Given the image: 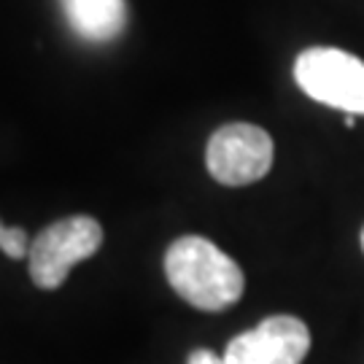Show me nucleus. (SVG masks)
<instances>
[{"instance_id": "1", "label": "nucleus", "mask_w": 364, "mask_h": 364, "mask_svg": "<svg viewBox=\"0 0 364 364\" xmlns=\"http://www.w3.org/2000/svg\"><path fill=\"white\" fill-rule=\"evenodd\" d=\"M165 275L173 291L197 311L219 313L243 297L246 278L237 262L200 235H186L170 243Z\"/></svg>"}, {"instance_id": "2", "label": "nucleus", "mask_w": 364, "mask_h": 364, "mask_svg": "<svg viewBox=\"0 0 364 364\" xmlns=\"http://www.w3.org/2000/svg\"><path fill=\"white\" fill-rule=\"evenodd\" d=\"M294 78L311 100L364 117V63L351 52L313 46L297 57Z\"/></svg>"}, {"instance_id": "3", "label": "nucleus", "mask_w": 364, "mask_h": 364, "mask_svg": "<svg viewBox=\"0 0 364 364\" xmlns=\"http://www.w3.org/2000/svg\"><path fill=\"white\" fill-rule=\"evenodd\" d=\"M103 243V227L92 216H68L49 224L30 243V278L41 289H57L65 284L76 262L90 259Z\"/></svg>"}, {"instance_id": "4", "label": "nucleus", "mask_w": 364, "mask_h": 364, "mask_svg": "<svg viewBox=\"0 0 364 364\" xmlns=\"http://www.w3.org/2000/svg\"><path fill=\"white\" fill-rule=\"evenodd\" d=\"M205 165L224 186H248L264 178L273 168V138L248 122L224 124L210 135Z\"/></svg>"}, {"instance_id": "5", "label": "nucleus", "mask_w": 364, "mask_h": 364, "mask_svg": "<svg viewBox=\"0 0 364 364\" xmlns=\"http://www.w3.org/2000/svg\"><path fill=\"white\" fill-rule=\"evenodd\" d=\"M311 329L297 316H270L227 346L224 364H302Z\"/></svg>"}, {"instance_id": "6", "label": "nucleus", "mask_w": 364, "mask_h": 364, "mask_svg": "<svg viewBox=\"0 0 364 364\" xmlns=\"http://www.w3.org/2000/svg\"><path fill=\"white\" fill-rule=\"evenodd\" d=\"M60 3L73 33L90 43H108L119 38L127 25L124 0H60Z\"/></svg>"}, {"instance_id": "7", "label": "nucleus", "mask_w": 364, "mask_h": 364, "mask_svg": "<svg viewBox=\"0 0 364 364\" xmlns=\"http://www.w3.org/2000/svg\"><path fill=\"white\" fill-rule=\"evenodd\" d=\"M0 251H3L6 257H11V259H22V257H27V254H30V243H27L25 230H22V227H9Z\"/></svg>"}, {"instance_id": "8", "label": "nucleus", "mask_w": 364, "mask_h": 364, "mask_svg": "<svg viewBox=\"0 0 364 364\" xmlns=\"http://www.w3.org/2000/svg\"><path fill=\"white\" fill-rule=\"evenodd\" d=\"M186 364H224V356H219L210 348H195V351L189 353Z\"/></svg>"}, {"instance_id": "9", "label": "nucleus", "mask_w": 364, "mask_h": 364, "mask_svg": "<svg viewBox=\"0 0 364 364\" xmlns=\"http://www.w3.org/2000/svg\"><path fill=\"white\" fill-rule=\"evenodd\" d=\"M346 127H356V119H353V114H348V117H346Z\"/></svg>"}, {"instance_id": "10", "label": "nucleus", "mask_w": 364, "mask_h": 364, "mask_svg": "<svg viewBox=\"0 0 364 364\" xmlns=\"http://www.w3.org/2000/svg\"><path fill=\"white\" fill-rule=\"evenodd\" d=\"M6 230H9V227H3V224H0V246H3V237H6Z\"/></svg>"}, {"instance_id": "11", "label": "nucleus", "mask_w": 364, "mask_h": 364, "mask_svg": "<svg viewBox=\"0 0 364 364\" xmlns=\"http://www.w3.org/2000/svg\"><path fill=\"white\" fill-rule=\"evenodd\" d=\"M362 248H364V230H362Z\"/></svg>"}]
</instances>
